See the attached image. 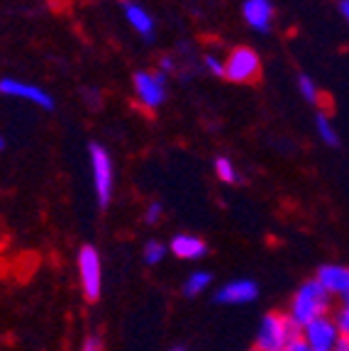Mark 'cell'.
<instances>
[{
    "mask_svg": "<svg viewBox=\"0 0 349 351\" xmlns=\"http://www.w3.org/2000/svg\"><path fill=\"white\" fill-rule=\"evenodd\" d=\"M339 12H342V17L349 22V0H342V3H339Z\"/></svg>",
    "mask_w": 349,
    "mask_h": 351,
    "instance_id": "25",
    "label": "cell"
},
{
    "mask_svg": "<svg viewBox=\"0 0 349 351\" xmlns=\"http://www.w3.org/2000/svg\"><path fill=\"white\" fill-rule=\"evenodd\" d=\"M333 319H335V324H337L339 335H342V337H349V305L339 302V305L333 310Z\"/></svg>",
    "mask_w": 349,
    "mask_h": 351,
    "instance_id": "18",
    "label": "cell"
},
{
    "mask_svg": "<svg viewBox=\"0 0 349 351\" xmlns=\"http://www.w3.org/2000/svg\"><path fill=\"white\" fill-rule=\"evenodd\" d=\"M205 66L215 73V76H225V64H220L215 56H205Z\"/></svg>",
    "mask_w": 349,
    "mask_h": 351,
    "instance_id": "23",
    "label": "cell"
},
{
    "mask_svg": "<svg viewBox=\"0 0 349 351\" xmlns=\"http://www.w3.org/2000/svg\"><path fill=\"white\" fill-rule=\"evenodd\" d=\"M169 254H174L181 261H201L207 254V244L201 237L181 232V234H176L174 239L169 241Z\"/></svg>",
    "mask_w": 349,
    "mask_h": 351,
    "instance_id": "11",
    "label": "cell"
},
{
    "mask_svg": "<svg viewBox=\"0 0 349 351\" xmlns=\"http://www.w3.org/2000/svg\"><path fill=\"white\" fill-rule=\"evenodd\" d=\"M166 256H169V244H164V241L149 239L147 244H144L142 258H144V263H147V266H159V263L164 261Z\"/></svg>",
    "mask_w": 349,
    "mask_h": 351,
    "instance_id": "16",
    "label": "cell"
},
{
    "mask_svg": "<svg viewBox=\"0 0 349 351\" xmlns=\"http://www.w3.org/2000/svg\"><path fill=\"white\" fill-rule=\"evenodd\" d=\"M300 337L306 339V344L313 351H335V346H337L342 335H339L333 315H325V317L313 319L311 324H306V327L300 329Z\"/></svg>",
    "mask_w": 349,
    "mask_h": 351,
    "instance_id": "5",
    "label": "cell"
},
{
    "mask_svg": "<svg viewBox=\"0 0 349 351\" xmlns=\"http://www.w3.org/2000/svg\"><path fill=\"white\" fill-rule=\"evenodd\" d=\"M169 351H185L183 346H174V349H169Z\"/></svg>",
    "mask_w": 349,
    "mask_h": 351,
    "instance_id": "29",
    "label": "cell"
},
{
    "mask_svg": "<svg viewBox=\"0 0 349 351\" xmlns=\"http://www.w3.org/2000/svg\"><path fill=\"white\" fill-rule=\"evenodd\" d=\"M132 83H135L137 98L139 103L147 105V108H159V105L166 100V73L157 71V73H147V71H137L132 76Z\"/></svg>",
    "mask_w": 349,
    "mask_h": 351,
    "instance_id": "8",
    "label": "cell"
},
{
    "mask_svg": "<svg viewBox=\"0 0 349 351\" xmlns=\"http://www.w3.org/2000/svg\"><path fill=\"white\" fill-rule=\"evenodd\" d=\"M81 351H103V341H100L98 335H91L83 339L81 344Z\"/></svg>",
    "mask_w": 349,
    "mask_h": 351,
    "instance_id": "22",
    "label": "cell"
},
{
    "mask_svg": "<svg viewBox=\"0 0 349 351\" xmlns=\"http://www.w3.org/2000/svg\"><path fill=\"white\" fill-rule=\"evenodd\" d=\"M333 300L335 298L330 295L315 278H308L293 291V295H291V300H289V307H286L284 313L289 315V319L295 327L303 329L306 324H311L313 319L333 315V310H335Z\"/></svg>",
    "mask_w": 349,
    "mask_h": 351,
    "instance_id": "1",
    "label": "cell"
},
{
    "mask_svg": "<svg viewBox=\"0 0 349 351\" xmlns=\"http://www.w3.org/2000/svg\"><path fill=\"white\" fill-rule=\"evenodd\" d=\"M210 285H213V274H210V271H205V269L191 271L183 280V295L198 298L205 291H210Z\"/></svg>",
    "mask_w": 349,
    "mask_h": 351,
    "instance_id": "14",
    "label": "cell"
},
{
    "mask_svg": "<svg viewBox=\"0 0 349 351\" xmlns=\"http://www.w3.org/2000/svg\"><path fill=\"white\" fill-rule=\"evenodd\" d=\"M281 351H313V349L306 344V339H303V337H300V335H295L293 339H291L289 344H286Z\"/></svg>",
    "mask_w": 349,
    "mask_h": 351,
    "instance_id": "21",
    "label": "cell"
},
{
    "mask_svg": "<svg viewBox=\"0 0 349 351\" xmlns=\"http://www.w3.org/2000/svg\"><path fill=\"white\" fill-rule=\"evenodd\" d=\"M259 298V283L251 278H235V280H227L223 283L215 291V302L218 305H227V307H235V305H249Z\"/></svg>",
    "mask_w": 349,
    "mask_h": 351,
    "instance_id": "7",
    "label": "cell"
},
{
    "mask_svg": "<svg viewBox=\"0 0 349 351\" xmlns=\"http://www.w3.org/2000/svg\"><path fill=\"white\" fill-rule=\"evenodd\" d=\"M171 69H174V59L164 56V59H161V71H171Z\"/></svg>",
    "mask_w": 349,
    "mask_h": 351,
    "instance_id": "26",
    "label": "cell"
},
{
    "mask_svg": "<svg viewBox=\"0 0 349 351\" xmlns=\"http://www.w3.org/2000/svg\"><path fill=\"white\" fill-rule=\"evenodd\" d=\"M339 302H344V305H349V293H347V295H344V298H342V300H339Z\"/></svg>",
    "mask_w": 349,
    "mask_h": 351,
    "instance_id": "28",
    "label": "cell"
},
{
    "mask_svg": "<svg viewBox=\"0 0 349 351\" xmlns=\"http://www.w3.org/2000/svg\"><path fill=\"white\" fill-rule=\"evenodd\" d=\"M0 93L10 95V98H22L30 103L39 105L44 110H54V98H52L44 88L30 86V83L15 81V78H0Z\"/></svg>",
    "mask_w": 349,
    "mask_h": 351,
    "instance_id": "10",
    "label": "cell"
},
{
    "mask_svg": "<svg viewBox=\"0 0 349 351\" xmlns=\"http://www.w3.org/2000/svg\"><path fill=\"white\" fill-rule=\"evenodd\" d=\"M5 149H8V142H5V137L0 134V152H5Z\"/></svg>",
    "mask_w": 349,
    "mask_h": 351,
    "instance_id": "27",
    "label": "cell"
},
{
    "mask_svg": "<svg viewBox=\"0 0 349 351\" xmlns=\"http://www.w3.org/2000/svg\"><path fill=\"white\" fill-rule=\"evenodd\" d=\"M161 203H152L147 208V215H144V222H147V225H157L159 219H161Z\"/></svg>",
    "mask_w": 349,
    "mask_h": 351,
    "instance_id": "20",
    "label": "cell"
},
{
    "mask_svg": "<svg viewBox=\"0 0 349 351\" xmlns=\"http://www.w3.org/2000/svg\"><path fill=\"white\" fill-rule=\"evenodd\" d=\"M300 329L289 319V315L281 310H273L262 317L254 337V351H281Z\"/></svg>",
    "mask_w": 349,
    "mask_h": 351,
    "instance_id": "2",
    "label": "cell"
},
{
    "mask_svg": "<svg viewBox=\"0 0 349 351\" xmlns=\"http://www.w3.org/2000/svg\"><path fill=\"white\" fill-rule=\"evenodd\" d=\"M125 15H127V20H130L132 27L142 34L147 42L154 39V17L149 15L142 5H137V3H125Z\"/></svg>",
    "mask_w": 349,
    "mask_h": 351,
    "instance_id": "13",
    "label": "cell"
},
{
    "mask_svg": "<svg viewBox=\"0 0 349 351\" xmlns=\"http://www.w3.org/2000/svg\"><path fill=\"white\" fill-rule=\"evenodd\" d=\"M335 351H349V337H339L337 346H335Z\"/></svg>",
    "mask_w": 349,
    "mask_h": 351,
    "instance_id": "24",
    "label": "cell"
},
{
    "mask_svg": "<svg viewBox=\"0 0 349 351\" xmlns=\"http://www.w3.org/2000/svg\"><path fill=\"white\" fill-rule=\"evenodd\" d=\"M313 278H315L330 295L339 298V300L349 293V266L347 263H337V261L322 263V266H317Z\"/></svg>",
    "mask_w": 349,
    "mask_h": 351,
    "instance_id": "9",
    "label": "cell"
},
{
    "mask_svg": "<svg viewBox=\"0 0 349 351\" xmlns=\"http://www.w3.org/2000/svg\"><path fill=\"white\" fill-rule=\"evenodd\" d=\"M259 73V54L249 47H237L225 61V78L235 83H245Z\"/></svg>",
    "mask_w": 349,
    "mask_h": 351,
    "instance_id": "6",
    "label": "cell"
},
{
    "mask_svg": "<svg viewBox=\"0 0 349 351\" xmlns=\"http://www.w3.org/2000/svg\"><path fill=\"white\" fill-rule=\"evenodd\" d=\"M76 269L83 298L95 302L100 298V293H103V261H100V252L93 244L81 247V252L76 256Z\"/></svg>",
    "mask_w": 349,
    "mask_h": 351,
    "instance_id": "4",
    "label": "cell"
},
{
    "mask_svg": "<svg viewBox=\"0 0 349 351\" xmlns=\"http://www.w3.org/2000/svg\"><path fill=\"white\" fill-rule=\"evenodd\" d=\"M91 154V173H93V191H95V200L100 208H108L113 200V186H115V166L110 154L100 144H91L88 147Z\"/></svg>",
    "mask_w": 349,
    "mask_h": 351,
    "instance_id": "3",
    "label": "cell"
},
{
    "mask_svg": "<svg viewBox=\"0 0 349 351\" xmlns=\"http://www.w3.org/2000/svg\"><path fill=\"white\" fill-rule=\"evenodd\" d=\"M242 15H245L247 25H249L251 29L267 34L269 29H271V17H273L271 0H245Z\"/></svg>",
    "mask_w": 349,
    "mask_h": 351,
    "instance_id": "12",
    "label": "cell"
},
{
    "mask_svg": "<svg viewBox=\"0 0 349 351\" xmlns=\"http://www.w3.org/2000/svg\"><path fill=\"white\" fill-rule=\"evenodd\" d=\"M315 130L328 147H333V149L339 147V134H337V130H335V125L330 122V117L325 115V112H317L315 115Z\"/></svg>",
    "mask_w": 349,
    "mask_h": 351,
    "instance_id": "15",
    "label": "cell"
},
{
    "mask_svg": "<svg viewBox=\"0 0 349 351\" xmlns=\"http://www.w3.org/2000/svg\"><path fill=\"white\" fill-rule=\"evenodd\" d=\"M298 88H300V95H303L308 103H311V105L317 103V88H315V83L311 81V76H306V73H303V76L298 78Z\"/></svg>",
    "mask_w": 349,
    "mask_h": 351,
    "instance_id": "19",
    "label": "cell"
},
{
    "mask_svg": "<svg viewBox=\"0 0 349 351\" xmlns=\"http://www.w3.org/2000/svg\"><path fill=\"white\" fill-rule=\"evenodd\" d=\"M215 173H218V178L223 183H229V186H235V183H240V173H237L235 164L227 159V156H218L215 159Z\"/></svg>",
    "mask_w": 349,
    "mask_h": 351,
    "instance_id": "17",
    "label": "cell"
}]
</instances>
